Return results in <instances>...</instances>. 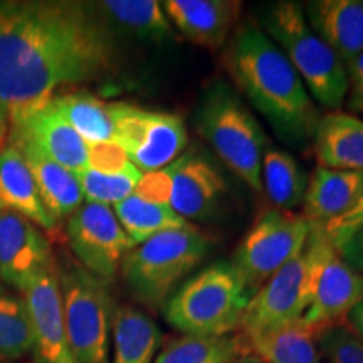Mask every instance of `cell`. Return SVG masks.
Segmentation results:
<instances>
[{"label":"cell","instance_id":"obj_14","mask_svg":"<svg viewBox=\"0 0 363 363\" xmlns=\"http://www.w3.org/2000/svg\"><path fill=\"white\" fill-rule=\"evenodd\" d=\"M169 177V206L185 220H202L216 214L227 194L217 167L197 152H185L165 167Z\"/></svg>","mask_w":363,"mask_h":363},{"label":"cell","instance_id":"obj_25","mask_svg":"<svg viewBox=\"0 0 363 363\" xmlns=\"http://www.w3.org/2000/svg\"><path fill=\"white\" fill-rule=\"evenodd\" d=\"M98 9L110 26L150 43H165L172 38V24L157 0H106Z\"/></svg>","mask_w":363,"mask_h":363},{"label":"cell","instance_id":"obj_23","mask_svg":"<svg viewBox=\"0 0 363 363\" xmlns=\"http://www.w3.org/2000/svg\"><path fill=\"white\" fill-rule=\"evenodd\" d=\"M162 330L138 308L115 306L110 363H153L162 347Z\"/></svg>","mask_w":363,"mask_h":363},{"label":"cell","instance_id":"obj_22","mask_svg":"<svg viewBox=\"0 0 363 363\" xmlns=\"http://www.w3.org/2000/svg\"><path fill=\"white\" fill-rule=\"evenodd\" d=\"M9 143L16 145L19 148L27 167L33 172L40 197L51 211V214L59 222L62 219H69L83 206L84 199L76 174L59 165L57 162L49 158L34 145L11 138H9Z\"/></svg>","mask_w":363,"mask_h":363},{"label":"cell","instance_id":"obj_37","mask_svg":"<svg viewBox=\"0 0 363 363\" xmlns=\"http://www.w3.org/2000/svg\"><path fill=\"white\" fill-rule=\"evenodd\" d=\"M342 259L358 272H363V227L337 247Z\"/></svg>","mask_w":363,"mask_h":363},{"label":"cell","instance_id":"obj_8","mask_svg":"<svg viewBox=\"0 0 363 363\" xmlns=\"http://www.w3.org/2000/svg\"><path fill=\"white\" fill-rule=\"evenodd\" d=\"M321 235L323 227L315 225L305 249L252 294L238 330L240 338L303 320L311 301Z\"/></svg>","mask_w":363,"mask_h":363},{"label":"cell","instance_id":"obj_15","mask_svg":"<svg viewBox=\"0 0 363 363\" xmlns=\"http://www.w3.org/2000/svg\"><path fill=\"white\" fill-rule=\"evenodd\" d=\"M22 296L33 325V363H74L62 318L57 266L38 276Z\"/></svg>","mask_w":363,"mask_h":363},{"label":"cell","instance_id":"obj_3","mask_svg":"<svg viewBox=\"0 0 363 363\" xmlns=\"http://www.w3.org/2000/svg\"><path fill=\"white\" fill-rule=\"evenodd\" d=\"M261 26L298 71L313 101L338 111L348 96L347 66L311 29L301 4L291 0L269 4L261 12Z\"/></svg>","mask_w":363,"mask_h":363},{"label":"cell","instance_id":"obj_16","mask_svg":"<svg viewBox=\"0 0 363 363\" xmlns=\"http://www.w3.org/2000/svg\"><path fill=\"white\" fill-rule=\"evenodd\" d=\"M9 138L34 145L72 174L88 170V143L62 118L52 99L11 121Z\"/></svg>","mask_w":363,"mask_h":363},{"label":"cell","instance_id":"obj_6","mask_svg":"<svg viewBox=\"0 0 363 363\" xmlns=\"http://www.w3.org/2000/svg\"><path fill=\"white\" fill-rule=\"evenodd\" d=\"M208 247V239L192 224L167 230L126 254L121 278L135 301L158 310L207 256Z\"/></svg>","mask_w":363,"mask_h":363},{"label":"cell","instance_id":"obj_12","mask_svg":"<svg viewBox=\"0 0 363 363\" xmlns=\"http://www.w3.org/2000/svg\"><path fill=\"white\" fill-rule=\"evenodd\" d=\"M363 299V274L342 259L323 233L318 251L310 306L301 325L318 333L331 325L347 321Z\"/></svg>","mask_w":363,"mask_h":363},{"label":"cell","instance_id":"obj_33","mask_svg":"<svg viewBox=\"0 0 363 363\" xmlns=\"http://www.w3.org/2000/svg\"><path fill=\"white\" fill-rule=\"evenodd\" d=\"M323 227V233L326 239L333 244V247L337 249L350 238L352 234H355L358 229L363 227V189L355 203L345 212L343 216H340L338 219L328 222V224L321 225Z\"/></svg>","mask_w":363,"mask_h":363},{"label":"cell","instance_id":"obj_43","mask_svg":"<svg viewBox=\"0 0 363 363\" xmlns=\"http://www.w3.org/2000/svg\"><path fill=\"white\" fill-rule=\"evenodd\" d=\"M362 113H363V111H362Z\"/></svg>","mask_w":363,"mask_h":363},{"label":"cell","instance_id":"obj_9","mask_svg":"<svg viewBox=\"0 0 363 363\" xmlns=\"http://www.w3.org/2000/svg\"><path fill=\"white\" fill-rule=\"evenodd\" d=\"M108 110L113 121V142L142 174L165 169L187 147V126L175 113L121 101L108 103Z\"/></svg>","mask_w":363,"mask_h":363},{"label":"cell","instance_id":"obj_31","mask_svg":"<svg viewBox=\"0 0 363 363\" xmlns=\"http://www.w3.org/2000/svg\"><path fill=\"white\" fill-rule=\"evenodd\" d=\"M76 177L79 180L86 202L110 207L111 203L115 206V203L130 197L131 194H135L136 185L140 184L143 174L136 169L133 163H128L120 172L104 174V172L88 169Z\"/></svg>","mask_w":363,"mask_h":363},{"label":"cell","instance_id":"obj_38","mask_svg":"<svg viewBox=\"0 0 363 363\" xmlns=\"http://www.w3.org/2000/svg\"><path fill=\"white\" fill-rule=\"evenodd\" d=\"M347 321L360 337H363V299L355 306V310L348 315Z\"/></svg>","mask_w":363,"mask_h":363},{"label":"cell","instance_id":"obj_4","mask_svg":"<svg viewBox=\"0 0 363 363\" xmlns=\"http://www.w3.org/2000/svg\"><path fill=\"white\" fill-rule=\"evenodd\" d=\"M252 294L233 262L217 261L179 286L163 316L184 335L225 337L239 330Z\"/></svg>","mask_w":363,"mask_h":363},{"label":"cell","instance_id":"obj_30","mask_svg":"<svg viewBox=\"0 0 363 363\" xmlns=\"http://www.w3.org/2000/svg\"><path fill=\"white\" fill-rule=\"evenodd\" d=\"M33 348V325L24 296L0 294V360H19Z\"/></svg>","mask_w":363,"mask_h":363},{"label":"cell","instance_id":"obj_5","mask_svg":"<svg viewBox=\"0 0 363 363\" xmlns=\"http://www.w3.org/2000/svg\"><path fill=\"white\" fill-rule=\"evenodd\" d=\"M195 130L247 187L262 192L266 135L259 121L225 81H214L195 111Z\"/></svg>","mask_w":363,"mask_h":363},{"label":"cell","instance_id":"obj_21","mask_svg":"<svg viewBox=\"0 0 363 363\" xmlns=\"http://www.w3.org/2000/svg\"><path fill=\"white\" fill-rule=\"evenodd\" d=\"M363 189V172L318 167L303 197V216L316 225L338 219L350 208Z\"/></svg>","mask_w":363,"mask_h":363},{"label":"cell","instance_id":"obj_7","mask_svg":"<svg viewBox=\"0 0 363 363\" xmlns=\"http://www.w3.org/2000/svg\"><path fill=\"white\" fill-rule=\"evenodd\" d=\"M59 272L62 318L74 363H110L113 303L106 281L83 267Z\"/></svg>","mask_w":363,"mask_h":363},{"label":"cell","instance_id":"obj_18","mask_svg":"<svg viewBox=\"0 0 363 363\" xmlns=\"http://www.w3.org/2000/svg\"><path fill=\"white\" fill-rule=\"evenodd\" d=\"M303 11L311 29L345 66L363 51V0H310Z\"/></svg>","mask_w":363,"mask_h":363},{"label":"cell","instance_id":"obj_19","mask_svg":"<svg viewBox=\"0 0 363 363\" xmlns=\"http://www.w3.org/2000/svg\"><path fill=\"white\" fill-rule=\"evenodd\" d=\"M0 211L24 216L45 230H56L59 225L40 197L33 172L12 143L0 150Z\"/></svg>","mask_w":363,"mask_h":363},{"label":"cell","instance_id":"obj_28","mask_svg":"<svg viewBox=\"0 0 363 363\" xmlns=\"http://www.w3.org/2000/svg\"><path fill=\"white\" fill-rule=\"evenodd\" d=\"M246 352L239 333L225 337L182 335L167 343L153 363H230Z\"/></svg>","mask_w":363,"mask_h":363},{"label":"cell","instance_id":"obj_10","mask_svg":"<svg viewBox=\"0 0 363 363\" xmlns=\"http://www.w3.org/2000/svg\"><path fill=\"white\" fill-rule=\"evenodd\" d=\"M315 225L303 214L271 208L251 227L230 262L256 293L305 249Z\"/></svg>","mask_w":363,"mask_h":363},{"label":"cell","instance_id":"obj_1","mask_svg":"<svg viewBox=\"0 0 363 363\" xmlns=\"http://www.w3.org/2000/svg\"><path fill=\"white\" fill-rule=\"evenodd\" d=\"M115 33L98 4L71 0L0 2V106L16 120L59 89L111 71Z\"/></svg>","mask_w":363,"mask_h":363},{"label":"cell","instance_id":"obj_11","mask_svg":"<svg viewBox=\"0 0 363 363\" xmlns=\"http://www.w3.org/2000/svg\"><path fill=\"white\" fill-rule=\"evenodd\" d=\"M67 242L81 267L103 281L120 272L135 244L118 222L111 207L86 202L67 219Z\"/></svg>","mask_w":363,"mask_h":363},{"label":"cell","instance_id":"obj_32","mask_svg":"<svg viewBox=\"0 0 363 363\" xmlns=\"http://www.w3.org/2000/svg\"><path fill=\"white\" fill-rule=\"evenodd\" d=\"M315 335L320 355L328 363H363V337L348 321L331 325Z\"/></svg>","mask_w":363,"mask_h":363},{"label":"cell","instance_id":"obj_2","mask_svg":"<svg viewBox=\"0 0 363 363\" xmlns=\"http://www.w3.org/2000/svg\"><path fill=\"white\" fill-rule=\"evenodd\" d=\"M225 66L281 140L296 148L313 140L320 121L316 104L298 71L264 30L240 26L225 52Z\"/></svg>","mask_w":363,"mask_h":363},{"label":"cell","instance_id":"obj_17","mask_svg":"<svg viewBox=\"0 0 363 363\" xmlns=\"http://www.w3.org/2000/svg\"><path fill=\"white\" fill-rule=\"evenodd\" d=\"M170 24L190 43L220 48L240 16L235 0H167L162 2Z\"/></svg>","mask_w":363,"mask_h":363},{"label":"cell","instance_id":"obj_29","mask_svg":"<svg viewBox=\"0 0 363 363\" xmlns=\"http://www.w3.org/2000/svg\"><path fill=\"white\" fill-rule=\"evenodd\" d=\"M262 190L279 211H291L303 202L308 180L298 162L283 150H267L262 157Z\"/></svg>","mask_w":363,"mask_h":363},{"label":"cell","instance_id":"obj_24","mask_svg":"<svg viewBox=\"0 0 363 363\" xmlns=\"http://www.w3.org/2000/svg\"><path fill=\"white\" fill-rule=\"evenodd\" d=\"M240 337V335H239ZM246 350L266 363H320L316 335L299 323L242 338Z\"/></svg>","mask_w":363,"mask_h":363},{"label":"cell","instance_id":"obj_41","mask_svg":"<svg viewBox=\"0 0 363 363\" xmlns=\"http://www.w3.org/2000/svg\"><path fill=\"white\" fill-rule=\"evenodd\" d=\"M0 294H4V289H2V284H0Z\"/></svg>","mask_w":363,"mask_h":363},{"label":"cell","instance_id":"obj_34","mask_svg":"<svg viewBox=\"0 0 363 363\" xmlns=\"http://www.w3.org/2000/svg\"><path fill=\"white\" fill-rule=\"evenodd\" d=\"M88 155H89V167L91 170L104 172V174H111V172L123 170L128 163L125 152L121 147H118L115 142H104L96 145H88Z\"/></svg>","mask_w":363,"mask_h":363},{"label":"cell","instance_id":"obj_39","mask_svg":"<svg viewBox=\"0 0 363 363\" xmlns=\"http://www.w3.org/2000/svg\"><path fill=\"white\" fill-rule=\"evenodd\" d=\"M9 130H11V121H9L6 110L0 106V150L4 148V143L9 138Z\"/></svg>","mask_w":363,"mask_h":363},{"label":"cell","instance_id":"obj_35","mask_svg":"<svg viewBox=\"0 0 363 363\" xmlns=\"http://www.w3.org/2000/svg\"><path fill=\"white\" fill-rule=\"evenodd\" d=\"M169 177H167L165 170L162 169L158 172H152V174H143L140 184L136 185L135 194L145 199V201L169 203Z\"/></svg>","mask_w":363,"mask_h":363},{"label":"cell","instance_id":"obj_20","mask_svg":"<svg viewBox=\"0 0 363 363\" xmlns=\"http://www.w3.org/2000/svg\"><path fill=\"white\" fill-rule=\"evenodd\" d=\"M313 150L318 167L363 172V120L343 111L320 116Z\"/></svg>","mask_w":363,"mask_h":363},{"label":"cell","instance_id":"obj_36","mask_svg":"<svg viewBox=\"0 0 363 363\" xmlns=\"http://www.w3.org/2000/svg\"><path fill=\"white\" fill-rule=\"evenodd\" d=\"M348 106L353 111H363V51L347 66Z\"/></svg>","mask_w":363,"mask_h":363},{"label":"cell","instance_id":"obj_13","mask_svg":"<svg viewBox=\"0 0 363 363\" xmlns=\"http://www.w3.org/2000/svg\"><path fill=\"white\" fill-rule=\"evenodd\" d=\"M54 266L51 242L40 227L16 212L0 211V281L24 294Z\"/></svg>","mask_w":363,"mask_h":363},{"label":"cell","instance_id":"obj_26","mask_svg":"<svg viewBox=\"0 0 363 363\" xmlns=\"http://www.w3.org/2000/svg\"><path fill=\"white\" fill-rule=\"evenodd\" d=\"M113 212L135 246L167 230L180 229L189 224L169 203L145 201L136 194L115 203Z\"/></svg>","mask_w":363,"mask_h":363},{"label":"cell","instance_id":"obj_42","mask_svg":"<svg viewBox=\"0 0 363 363\" xmlns=\"http://www.w3.org/2000/svg\"><path fill=\"white\" fill-rule=\"evenodd\" d=\"M0 363H6V362H4V360H0Z\"/></svg>","mask_w":363,"mask_h":363},{"label":"cell","instance_id":"obj_27","mask_svg":"<svg viewBox=\"0 0 363 363\" xmlns=\"http://www.w3.org/2000/svg\"><path fill=\"white\" fill-rule=\"evenodd\" d=\"M52 103L88 145L113 142V121L108 103L83 91L56 94Z\"/></svg>","mask_w":363,"mask_h":363},{"label":"cell","instance_id":"obj_40","mask_svg":"<svg viewBox=\"0 0 363 363\" xmlns=\"http://www.w3.org/2000/svg\"><path fill=\"white\" fill-rule=\"evenodd\" d=\"M230 363H266V362L261 360L257 355H254V353L246 352V353H242V355H239L234 362H230Z\"/></svg>","mask_w":363,"mask_h":363}]
</instances>
